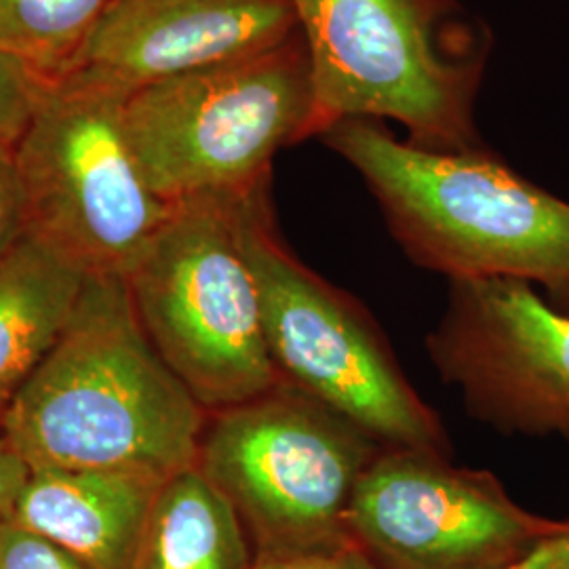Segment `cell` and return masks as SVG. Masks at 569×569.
Listing matches in <instances>:
<instances>
[{
	"instance_id": "6da1fadb",
	"label": "cell",
	"mask_w": 569,
	"mask_h": 569,
	"mask_svg": "<svg viewBox=\"0 0 569 569\" xmlns=\"http://www.w3.org/2000/svg\"><path fill=\"white\" fill-rule=\"evenodd\" d=\"M207 411L150 345L122 277H87L60 338L0 420L30 470L194 467Z\"/></svg>"
},
{
	"instance_id": "7a4b0ae2",
	"label": "cell",
	"mask_w": 569,
	"mask_h": 569,
	"mask_svg": "<svg viewBox=\"0 0 569 569\" xmlns=\"http://www.w3.org/2000/svg\"><path fill=\"white\" fill-rule=\"evenodd\" d=\"M323 142L366 180L416 264L456 279H521L569 312V203L483 148L427 150L382 121L345 119Z\"/></svg>"
},
{
	"instance_id": "3957f363",
	"label": "cell",
	"mask_w": 569,
	"mask_h": 569,
	"mask_svg": "<svg viewBox=\"0 0 569 569\" xmlns=\"http://www.w3.org/2000/svg\"><path fill=\"white\" fill-rule=\"evenodd\" d=\"M321 112L401 122L427 150L481 148L475 98L489 34L456 0H289Z\"/></svg>"
},
{
	"instance_id": "277c9868",
	"label": "cell",
	"mask_w": 569,
	"mask_h": 569,
	"mask_svg": "<svg viewBox=\"0 0 569 569\" xmlns=\"http://www.w3.org/2000/svg\"><path fill=\"white\" fill-rule=\"evenodd\" d=\"M122 124L146 182L171 204L247 190L270 178L279 150L329 129L300 28L262 51L129 91Z\"/></svg>"
},
{
	"instance_id": "5b68a950",
	"label": "cell",
	"mask_w": 569,
	"mask_h": 569,
	"mask_svg": "<svg viewBox=\"0 0 569 569\" xmlns=\"http://www.w3.org/2000/svg\"><path fill=\"white\" fill-rule=\"evenodd\" d=\"M241 192L173 203L122 277L150 345L207 413L283 382L266 346L260 293L241 241Z\"/></svg>"
},
{
	"instance_id": "8992f818",
	"label": "cell",
	"mask_w": 569,
	"mask_h": 569,
	"mask_svg": "<svg viewBox=\"0 0 569 569\" xmlns=\"http://www.w3.org/2000/svg\"><path fill=\"white\" fill-rule=\"evenodd\" d=\"M244 256L266 346L281 380L363 428L385 448L449 456L439 416L416 392L363 306L298 260L274 226L270 178L239 194Z\"/></svg>"
},
{
	"instance_id": "52a82bcc",
	"label": "cell",
	"mask_w": 569,
	"mask_h": 569,
	"mask_svg": "<svg viewBox=\"0 0 569 569\" xmlns=\"http://www.w3.org/2000/svg\"><path fill=\"white\" fill-rule=\"evenodd\" d=\"M385 449L363 428L281 382L207 416L197 467L241 517L253 555L350 542L346 512Z\"/></svg>"
},
{
	"instance_id": "ba28073f",
	"label": "cell",
	"mask_w": 569,
	"mask_h": 569,
	"mask_svg": "<svg viewBox=\"0 0 569 569\" xmlns=\"http://www.w3.org/2000/svg\"><path fill=\"white\" fill-rule=\"evenodd\" d=\"M127 93L87 72L58 77L13 146L30 232L89 277H124L173 207L133 157Z\"/></svg>"
},
{
	"instance_id": "9c48e42d",
	"label": "cell",
	"mask_w": 569,
	"mask_h": 569,
	"mask_svg": "<svg viewBox=\"0 0 569 569\" xmlns=\"http://www.w3.org/2000/svg\"><path fill=\"white\" fill-rule=\"evenodd\" d=\"M523 509L489 470L385 448L346 512L350 540L378 569H496L568 526Z\"/></svg>"
},
{
	"instance_id": "30bf717a",
	"label": "cell",
	"mask_w": 569,
	"mask_h": 569,
	"mask_svg": "<svg viewBox=\"0 0 569 569\" xmlns=\"http://www.w3.org/2000/svg\"><path fill=\"white\" fill-rule=\"evenodd\" d=\"M439 376L468 413L505 435L569 443V312L521 279H456L428 333Z\"/></svg>"
},
{
	"instance_id": "8fae6325",
	"label": "cell",
	"mask_w": 569,
	"mask_h": 569,
	"mask_svg": "<svg viewBox=\"0 0 569 569\" xmlns=\"http://www.w3.org/2000/svg\"><path fill=\"white\" fill-rule=\"evenodd\" d=\"M296 32L289 0H112L68 72L133 91L262 51Z\"/></svg>"
},
{
	"instance_id": "7c38bea8",
	"label": "cell",
	"mask_w": 569,
	"mask_h": 569,
	"mask_svg": "<svg viewBox=\"0 0 569 569\" xmlns=\"http://www.w3.org/2000/svg\"><path fill=\"white\" fill-rule=\"evenodd\" d=\"M167 479L133 470H30L13 521L87 569H131Z\"/></svg>"
},
{
	"instance_id": "4fadbf2b",
	"label": "cell",
	"mask_w": 569,
	"mask_h": 569,
	"mask_svg": "<svg viewBox=\"0 0 569 569\" xmlns=\"http://www.w3.org/2000/svg\"><path fill=\"white\" fill-rule=\"evenodd\" d=\"M87 277L32 232L0 260V420L60 338Z\"/></svg>"
},
{
	"instance_id": "5bb4252c",
	"label": "cell",
	"mask_w": 569,
	"mask_h": 569,
	"mask_svg": "<svg viewBox=\"0 0 569 569\" xmlns=\"http://www.w3.org/2000/svg\"><path fill=\"white\" fill-rule=\"evenodd\" d=\"M253 559L241 517L194 465L159 489L131 569H251Z\"/></svg>"
},
{
	"instance_id": "9a60e30c",
	"label": "cell",
	"mask_w": 569,
	"mask_h": 569,
	"mask_svg": "<svg viewBox=\"0 0 569 569\" xmlns=\"http://www.w3.org/2000/svg\"><path fill=\"white\" fill-rule=\"evenodd\" d=\"M112 0H0V42L63 77Z\"/></svg>"
},
{
	"instance_id": "2e32d148",
	"label": "cell",
	"mask_w": 569,
	"mask_h": 569,
	"mask_svg": "<svg viewBox=\"0 0 569 569\" xmlns=\"http://www.w3.org/2000/svg\"><path fill=\"white\" fill-rule=\"evenodd\" d=\"M58 77L32 61L0 51V148H13Z\"/></svg>"
},
{
	"instance_id": "e0dca14e",
	"label": "cell",
	"mask_w": 569,
	"mask_h": 569,
	"mask_svg": "<svg viewBox=\"0 0 569 569\" xmlns=\"http://www.w3.org/2000/svg\"><path fill=\"white\" fill-rule=\"evenodd\" d=\"M0 569H87L39 533L7 523L0 528Z\"/></svg>"
},
{
	"instance_id": "ac0fdd59",
	"label": "cell",
	"mask_w": 569,
	"mask_h": 569,
	"mask_svg": "<svg viewBox=\"0 0 569 569\" xmlns=\"http://www.w3.org/2000/svg\"><path fill=\"white\" fill-rule=\"evenodd\" d=\"M30 232L13 148H0V260Z\"/></svg>"
},
{
	"instance_id": "d6986e66",
	"label": "cell",
	"mask_w": 569,
	"mask_h": 569,
	"mask_svg": "<svg viewBox=\"0 0 569 569\" xmlns=\"http://www.w3.org/2000/svg\"><path fill=\"white\" fill-rule=\"evenodd\" d=\"M251 569H378L352 540L326 549L258 555Z\"/></svg>"
},
{
	"instance_id": "ffe728a7",
	"label": "cell",
	"mask_w": 569,
	"mask_h": 569,
	"mask_svg": "<svg viewBox=\"0 0 569 569\" xmlns=\"http://www.w3.org/2000/svg\"><path fill=\"white\" fill-rule=\"evenodd\" d=\"M28 475L30 468L9 443V439L0 432V528L13 521L16 505L28 481Z\"/></svg>"
},
{
	"instance_id": "44dd1931",
	"label": "cell",
	"mask_w": 569,
	"mask_h": 569,
	"mask_svg": "<svg viewBox=\"0 0 569 569\" xmlns=\"http://www.w3.org/2000/svg\"><path fill=\"white\" fill-rule=\"evenodd\" d=\"M496 569H569V521L517 561Z\"/></svg>"
},
{
	"instance_id": "7402d4cb",
	"label": "cell",
	"mask_w": 569,
	"mask_h": 569,
	"mask_svg": "<svg viewBox=\"0 0 569 569\" xmlns=\"http://www.w3.org/2000/svg\"><path fill=\"white\" fill-rule=\"evenodd\" d=\"M0 51H7V53H16V51H11V49H9L7 44H2V42H0ZM16 56H18V53H16ZM23 60H26V58H23Z\"/></svg>"
}]
</instances>
